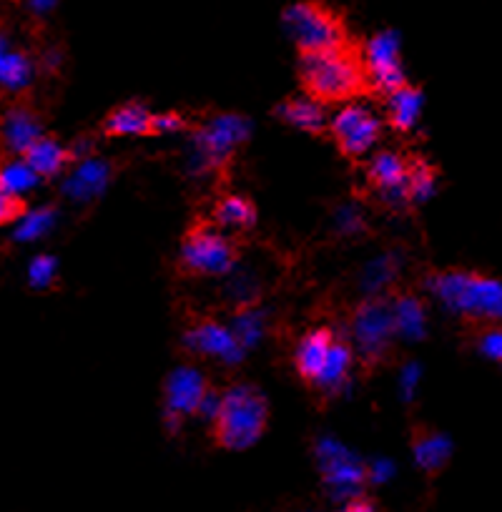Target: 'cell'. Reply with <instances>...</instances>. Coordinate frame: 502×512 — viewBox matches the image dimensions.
Returning <instances> with one entry per match:
<instances>
[{
  "label": "cell",
  "mask_w": 502,
  "mask_h": 512,
  "mask_svg": "<svg viewBox=\"0 0 502 512\" xmlns=\"http://www.w3.org/2000/svg\"><path fill=\"white\" fill-rule=\"evenodd\" d=\"M38 181H41V176H38L23 159L0 166V189L8 191L11 196L26 194V191H31Z\"/></svg>",
  "instance_id": "obj_22"
},
{
  "label": "cell",
  "mask_w": 502,
  "mask_h": 512,
  "mask_svg": "<svg viewBox=\"0 0 502 512\" xmlns=\"http://www.w3.org/2000/svg\"><path fill=\"white\" fill-rule=\"evenodd\" d=\"M246 134H249L246 121L236 116H221L211 121L204 131H199V149L211 161V166L221 164V161H229L236 144H241Z\"/></svg>",
  "instance_id": "obj_11"
},
{
  "label": "cell",
  "mask_w": 502,
  "mask_h": 512,
  "mask_svg": "<svg viewBox=\"0 0 502 512\" xmlns=\"http://www.w3.org/2000/svg\"><path fill=\"white\" fill-rule=\"evenodd\" d=\"M166 412L174 420L186 415H199L204 410L206 400L211 397L209 379L191 367H179L169 374L164 387Z\"/></svg>",
  "instance_id": "obj_9"
},
{
  "label": "cell",
  "mask_w": 502,
  "mask_h": 512,
  "mask_svg": "<svg viewBox=\"0 0 502 512\" xmlns=\"http://www.w3.org/2000/svg\"><path fill=\"white\" fill-rule=\"evenodd\" d=\"M211 219H214L216 226H224V229H251L257 224V209L244 196H224L214 206Z\"/></svg>",
  "instance_id": "obj_20"
},
{
  "label": "cell",
  "mask_w": 502,
  "mask_h": 512,
  "mask_svg": "<svg viewBox=\"0 0 502 512\" xmlns=\"http://www.w3.org/2000/svg\"><path fill=\"white\" fill-rule=\"evenodd\" d=\"M186 126L179 113H154V136L169 134V131H181Z\"/></svg>",
  "instance_id": "obj_28"
},
{
  "label": "cell",
  "mask_w": 502,
  "mask_h": 512,
  "mask_svg": "<svg viewBox=\"0 0 502 512\" xmlns=\"http://www.w3.org/2000/svg\"><path fill=\"white\" fill-rule=\"evenodd\" d=\"M412 452H415V460L420 465V470L432 477L450 462L452 442L445 435H440V432L417 427L415 435H412Z\"/></svg>",
  "instance_id": "obj_15"
},
{
  "label": "cell",
  "mask_w": 502,
  "mask_h": 512,
  "mask_svg": "<svg viewBox=\"0 0 502 512\" xmlns=\"http://www.w3.org/2000/svg\"><path fill=\"white\" fill-rule=\"evenodd\" d=\"M56 259L48 254H41L36 256L31 262V267H28V279H31V284L36 289H46L51 287L53 279H56Z\"/></svg>",
  "instance_id": "obj_26"
},
{
  "label": "cell",
  "mask_w": 502,
  "mask_h": 512,
  "mask_svg": "<svg viewBox=\"0 0 502 512\" xmlns=\"http://www.w3.org/2000/svg\"><path fill=\"white\" fill-rule=\"evenodd\" d=\"M53 219H56V211H53L51 206H41V209L26 211V214L18 219L16 241L41 239V236L53 226Z\"/></svg>",
  "instance_id": "obj_25"
},
{
  "label": "cell",
  "mask_w": 502,
  "mask_h": 512,
  "mask_svg": "<svg viewBox=\"0 0 502 512\" xmlns=\"http://www.w3.org/2000/svg\"><path fill=\"white\" fill-rule=\"evenodd\" d=\"M277 113L282 121L299 128L304 134L322 136L324 131H329L327 111H324L322 103L312 101V98H289L277 108Z\"/></svg>",
  "instance_id": "obj_16"
},
{
  "label": "cell",
  "mask_w": 502,
  "mask_h": 512,
  "mask_svg": "<svg viewBox=\"0 0 502 512\" xmlns=\"http://www.w3.org/2000/svg\"><path fill=\"white\" fill-rule=\"evenodd\" d=\"M236 246L216 226L194 224L181 241V267L194 277H224L234 269Z\"/></svg>",
  "instance_id": "obj_5"
},
{
  "label": "cell",
  "mask_w": 502,
  "mask_h": 512,
  "mask_svg": "<svg viewBox=\"0 0 502 512\" xmlns=\"http://www.w3.org/2000/svg\"><path fill=\"white\" fill-rule=\"evenodd\" d=\"M299 83L307 98L322 106L352 103L372 93L362 48L354 43L334 51L299 56Z\"/></svg>",
  "instance_id": "obj_1"
},
{
  "label": "cell",
  "mask_w": 502,
  "mask_h": 512,
  "mask_svg": "<svg viewBox=\"0 0 502 512\" xmlns=\"http://www.w3.org/2000/svg\"><path fill=\"white\" fill-rule=\"evenodd\" d=\"M352 362H354V354H352V349H349V344L339 342L337 339L332 347V354H329L327 369H324L322 379H319V384L314 387V390H324V392L337 390L339 384L347 379L349 369H352Z\"/></svg>",
  "instance_id": "obj_21"
},
{
  "label": "cell",
  "mask_w": 502,
  "mask_h": 512,
  "mask_svg": "<svg viewBox=\"0 0 502 512\" xmlns=\"http://www.w3.org/2000/svg\"><path fill=\"white\" fill-rule=\"evenodd\" d=\"M369 184L385 196H405V199H410V164L400 154L382 151L369 164Z\"/></svg>",
  "instance_id": "obj_13"
},
{
  "label": "cell",
  "mask_w": 502,
  "mask_h": 512,
  "mask_svg": "<svg viewBox=\"0 0 502 512\" xmlns=\"http://www.w3.org/2000/svg\"><path fill=\"white\" fill-rule=\"evenodd\" d=\"M33 171H36L41 179H48V176H58L68 164H71L73 154L68 149H63L58 141L48 139V136H41L26 154L21 156Z\"/></svg>",
  "instance_id": "obj_17"
},
{
  "label": "cell",
  "mask_w": 502,
  "mask_h": 512,
  "mask_svg": "<svg viewBox=\"0 0 502 512\" xmlns=\"http://www.w3.org/2000/svg\"><path fill=\"white\" fill-rule=\"evenodd\" d=\"M422 111V91L420 88H412L410 83L402 86L400 91L390 93L387 96V123H390L395 131H412V126L417 123Z\"/></svg>",
  "instance_id": "obj_18"
},
{
  "label": "cell",
  "mask_w": 502,
  "mask_h": 512,
  "mask_svg": "<svg viewBox=\"0 0 502 512\" xmlns=\"http://www.w3.org/2000/svg\"><path fill=\"white\" fill-rule=\"evenodd\" d=\"M334 342H337V337H334L332 329L327 327L312 329V332L304 334V339L299 342L297 354H294V369H297V374L309 384V387H317L319 379H322Z\"/></svg>",
  "instance_id": "obj_12"
},
{
  "label": "cell",
  "mask_w": 502,
  "mask_h": 512,
  "mask_svg": "<svg viewBox=\"0 0 502 512\" xmlns=\"http://www.w3.org/2000/svg\"><path fill=\"white\" fill-rule=\"evenodd\" d=\"M364 66H367L369 83H372V93H390L400 91L407 86L405 68H402L400 58V38L395 33H380L364 46L362 51Z\"/></svg>",
  "instance_id": "obj_8"
},
{
  "label": "cell",
  "mask_w": 502,
  "mask_h": 512,
  "mask_svg": "<svg viewBox=\"0 0 502 512\" xmlns=\"http://www.w3.org/2000/svg\"><path fill=\"white\" fill-rule=\"evenodd\" d=\"M432 294L450 312L480 322H500L502 319V282L482 274L452 272L435 274L430 282Z\"/></svg>",
  "instance_id": "obj_3"
},
{
  "label": "cell",
  "mask_w": 502,
  "mask_h": 512,
  "mask_svg": "<svg viewBox=\"0 0 502 512\" xmlns=\"http://www.w3.org/2000/svg\"><path fill=\"white\" fill-rule=\"evenodd\" d=\"M329 134L337 144L339 154L347 159H362L382 136V121L367 108L347 103L337 116L329 121Z\"/></svg>",
  "instance_id": "obj_7"
},
{
  "label": "cell",
  "mask_w": 502,
  "mask_h": 512,
  "mask_svg": "<svg viewBox=\"0 0 502 512\" xmlns=\"http://www.w3.org/2000/svg\"><path fill=\"white\" fill-rule=\"evenodd\" d=\"M342 512H374V505L369 500H362V497H354Z\"/></svg>",
  "instance_id": "obj_30"
},
{
  "label": "cell",
  "mask_w": 502,
  "mask_h": 512,
  "mask_svg": "<svg viewBox=\"0 0 502 512\" xmlns=\"http://www.w3.org/2000/svg\"><path fill=\"white\" fill-rule=\"evenodd\" d=\"M58 0H26V6L31 8L36 16H43V13H51L56 8Z\"/></svg>",
  "instance_id": "obj_29"
},
{
  "label": "cell",
  "mask_w": 502,
  "mask_h": 512,
  "mask_svg": "<svg viewBox=\"0 0 502 512\" xmlns=\"http://www.w3.org/2000/svg\"><path fill=\"white\" fill-rule=\"evenodd\" d=\"M3 136H6V144L11 146V151L23 156L43 134L31 111H26V108H13V111H8L6 123H3Z\"/></svg>",
  "instance_id": "obj_19"
},
{
  "label": "cell",
  "mask_w": 502,
  "mask_h": 512,
  "mask_svg": "<svg viewBox=\"0 0 502 512\" xmlns=\"http://www.w3.org/2000/svg\"><path fill=\"white\" fill-rule=\"evenodd\" d=\"M395 334L397 324L392 302L372 297L359 304L357 312H354V339H357V347L362 352L364 362H380L387 354V349H390Z\"/></svg>",
  "instance_id": "obj_6"
},
{
  "label": "cell",
  "mask_w": 502,
  "mask_h": 512,
  "mask_svg": "<svg viewBox=\"0 0 502 512\" xmlns=\"http://www.w3.org/2000/svg\"><path fill=\"white\" fill-rule=\"evenodd\" d=\"M186 344L194 349L196 354H206V357L224 359V362H239L241 359V344L224 324L214 322V319H201L194 327L186 332Z\"/></svg>",
  "instance_id": "obj_10"
},
{
  "label": "cell",
  "mask_w": 502,
  "mask_h": 512,
  "mask_svg": "<svg viewBox=\"0 0 502 512\" xmlns=\"http://www.w3.org/2000/svg\"><path fill=\"white\" fill-rule=\"evenodd\" d=\"M11 51V48H8V43H6V38L0 36V61H3V56H6V53Z\"/></svg>",
  "instance_id": "obj_31"
},
{
  "label": "cell",
  "mask_w": 502,
  "mask_h": 512,
  "mask_svg": "<svg viewBox=\"0 0 502 512\" xmlns=\"http://www.w3.org/2000/svg\"><path fill=\"white\" fill-rule=\"evenodd\" d=\"M269 425V402L259 387L236 384L221 392L211 412V437L221 450H249Z\"/></svg>",
  "instance_id": "obj_2"
},
{
  "label": "cell",
  "mask_w": 502,
  "mask_h": 512,
  "mask_svg": "<svg viewBox=\"0 0 502 512\" xmlns=\"http://www.w3.org/2000/svg\"><path fill=\"white\" fill-rule=\"evenodd\" d=\"M103 134L113 136H154V113L144 103H123L103 121Z\"/></svg>",
  "instance_id": "obj_14"
},
{
  "label": "cell",
  "mask_w": 502,
  "mask_h": 512,
  "mask_svg": "<svg viewBox=\"0 0 502 512\" xmlns=\"http://www.w3.org/2000/svg\"><path fill=\"white\" fill-rule=\"evenodd\" d=\"M282 21L299 56L352 46V36H349L344 18L332 6L319 3V0L294 3L284 11Z\"/></svg>",
  "instance_id": "obj_4"
},
{
  "label": "cell",
  "mask_w": 502,
  "mask_h": 512,
  "mask_svg": "<svg viewBox=\"0 0 502 512\" xmlns=\"http://www.w3.org/2000/svg\"><path fill=\"white\" fill-rule=\"evenodd\" d=\"M480 352L485 357L502 362V329H487L480 339Z\"/></svg>",
  "instance_id": "obj_27"
},
{
  "label": "cell",
  "mask_w": 502,
  "mask_h": 512,
  "mask_svg": "<svg viewBox=\"0 0 502 512\" xmlns=\"http://www.w3.org/2000/svg\"><path fill=\"white\" fill-rule=\"evenodd\" d=\"M392 312H395L397 332L407 334V337H422L425 332V312L422 304L412 297H397L392 302Z\"/></svg>",
  "instance_id": "obj_23"
},
{
  "label": "cell",
  "mask_w": 502,
  "mask_h": 512,
  "mask_svg": "<svg viewBox=\"0 0 502 512\" xmlns=\"http://www.w3.org/2000/svg\"><path fill=\"white\" fill-rule=\"evenodd\" d=\"M31 81V61L23 53L8 51L0 61V86L18 91V88L28 86Z\"/></svg>",
  "instance_id": "obj_24"
}]
</instances>
